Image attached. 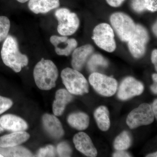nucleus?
I'll use <instances>...</instances> for the list:
<instances>
[{
  "instance_id": "f257e3e1",
  "label": "nucleus",
  "mask_w": 157,
  "mask_h": 157,
  "mask_svg": "<svg viewBox=\"0 0 157 157\" xmlns=\"http://www.w3.org/2000/svg\"><path fill=\"white\" fill-rule=\"evenodd\" d=\"M1 55L4 63L15 73H19L28 64V58L20 52L18 42L13 36H8L4 40Z\"/></svg>"
},
{
  "instance_id": "f03ea898",
  "label": "nucleus",
  "mask_w": 157,
  "mask_h": 157,
  "mask_svg": "<svg viewBox=\"0 0 157 157\" xmlns=\"http://www.w3.org/2000/svg\"><path fill=\"white\" fill-rule=\"evenodd\" d=\"M58 76L57 68L50 60L42 58L34 68V80L40 90H48L55 87Z\"/></svg>"
},
{
  "instance_id": "7ed1b4c3",
  "label": "nucleus",
  "mask_w": 157,
  "mask_h": 157,
  "mask_svg": "<svg viewBox=\"0 0 157 157\" xmlns=\"http://www.w3.org/2000/svg\"><path fill=\"white\" fill-rule=\"evenodd\" d=\"M67 90L72 94L82 95L89 92V84L84 76L75 69L66 68L61 74Z\"/></svg>"
},
{
  "instance_id": "20e7f679",
  "label": "nucleus",
  "mask_w": 157,
  "mask_h": 157,
  "mask_svg": "<svg viewBox=\"0 0 157 157\" xmlns=\"http://www.w3.org/2000/svg\"><path fill=\"white\" fill-rule=\"evenodd\" d=\"M110 21L120 39L123 42H128L136 29V25L132 18L122 12H116L110 16Z\"/></svg>"
},
{
  "instance_id": "39448f33",
  "label": "nucleus",
  "mask_w": 157,
  "mask_h": 157,
  "mask_svg": "<svg viewBox=\"0 0 157 157\" xmlns=\"http://www.w3.org/2000/svg\"><path fill=\"white\" fill-rule=\"evenodd\" d=\"M55 16L58 25L57 31L62 36H71L76 33L79 25V20L76 14L66 8L57 9Z\"/></svg>"
},
{
  "instance_id": "423d86ee",
  "label": "nucleus",
  "mask_w": 157,
  "mask_h": 157,
  "mask_svg": "<svg viewBox=\"0 0 157 157\" xmlns=\"http://www.w3.org/2000/svg\"><path fill=\"white\" fill-rule=\"evenodd\" d=\"M92 39L98 47L107 52H113L116 48L113 29L106 23L96 26L93 31Z\"/></svg>"
},
{
  "instance_id": "0eeeda50",
  "label": "nucleus",
  "mask_w": 157,
  "mask_h": 157,
  "mask_svg": "<svg viewBox=\"0 0 157 157\" xmlns=\"http://www.w3.org/2000/svg\"><path fill=\"white\" fill-rule=\"evenodd\" d=\"M89 80L95 90L104 97H111L117 90V81L104 74L94 72L90 75Z\"/></svg>"
},
{
  "instance_id": "6e6552de",
  "label": "nucleus",
  "mask_w": 157,
  "mask_h": 157,
  "mask_svg": "<svg viewBox=\"0 0 157 157\" xmlns=\"http://www.w3.org/2000/svg\"><path fill=\"white\" fill-rule=\"evenodd\" d=\"M154 119L151 106L143 103L129 113L127 117L126 123L130 128L134 129L140 126L150 124Z\"/></svg>"
},
{
  "instance_id": "1a4fd4ad",
  "label": "nucleus",
  "mask_w": 157,
  "mask_h": 157,
  "mask_svg": "<svg viewBox=\"0 0 157 157\" xmlns=\"http://www.w3.org/2000/svg\"><path fill=\"white\" fill-rule=\"evenodd\" d=\"M149 40L148 33L143 26L136 25L135 33L128 41L130 52L135 58L143 56Z\"/></svg>"
},
{
  "instance_id": "9d476101",
  "label": "nucleus",
  "mask_w": 157,
  "mask_h": 157,
  "mask_svg": "<svg viewBox=\"0 0 157 157\" xmlns=\"http://www.w3.org/2000/svg\"><path fill=\"white\" fill-rule=\"evenodd\" d=\"M144 90V85L132 77L123 80L119 87L117 97L122 101L128 100L136 96L140 95Z\"/></svg>"
},
{
  "instance_id": "9b49d317",
  "label": "nucleus",
  "mask_w": 157,
  "mask_h": 157,
  "mask_svg": "<svg viewBox=\"0 0 157 157\" xmlns=\"http://www.w3.org/2000/svg\"><path fill=\"white\" fill-rule=\"evenodd\" d=\"M50 41L54 46L57 54L59 56H69L78 45L76 39H69L66 36H52L50 37Z\"/></svg>"
},
{
  "instance_id": "f8f14e48",
  "label": "nucleus",
  "mask_w": 157,
  "mask_h": 157,
  "mask_svg": "<svg viewBox=\"0 0 157 157\" xmlns=\"http://www.w3.org/2000/svg\"><path fill=\"white\" fill-rule=\"evenodd\" d=\"M73 142L76 149L87 157H95L98 155L97 149L94 146L90 137L83 132L75 135Z\"/></svg>"
},
{
  "instance_id": "ddd939ff",
  "label": "nucleus",
  "mask_w": 157,
  "mask_h": 157,
  "mask_svg": "<svg viewBox=\"0 0 157 157\" xmlns=\"http://www.w3.org/2000/svg\"><path fill=\"white\" fill-rule=\"evenodd\" d=\"M42 124L45 131L52 138L59 139L64 135L61 123L55 116L45 113L42 117Z\"/></svg>"
},
{
  "instance_id": "4468645a",
  "label": "nucleus",
  "mask_w": 157,
  "mask_h": 157,
  "mask_svg": "<svg viewBox=\"0 0 157 157\" xmlns=\"http://www.w3.org/2000/svg\"><path fill=\"white\" fill-rule=\"evenodd\" d=\"M0 126L5 130L12 132L25 131L28 128L24 120L11 114H5L0 117Z\"/></svg>"
},
{
  "instance_id": "2eb2a0df",
  "label": "nucleus",
  "mask_w": 157,
  "mask_h": 157,
  "mask_svg": "<svg viewBox=\"0 0 157 157\" xmlns=\"http://www.w3.org/2000/svg\"><path fill=\"white\" fill-rule=\"evenodd\" d=\"M94 51L91 45L87 44L76 48L72 54L71 65L73 69L80 71L88 58Z\"/></svg>"
},
{
  "instance_id": "dca6fc26",
  "label": "nucleus",
  "mask_w": 157,
  "mask_h": 157,
  "mask_svg": "<svg viewBox=\"0 0 157 157\" xmlns=\"http://www.w3.org/2000/svg\"><path fill=\"white\" fill-rule=\"evenodd\" d=\"M73 97L67 90L59 89L56 93L55 100L52 104V111L56 116L63 114L66 106L73 100Z\"/></svg>"
},
{
  "instance_id": "f3484780",
  "label": "nucleus",
  "mask_w": 157,
  "mask_h": 157,
  "mask_svg": "<svg viewBox=\"0 0 157 157\" xmlns=\"http://www.w3.org/2000/svg\"><path fill=\"white\" fill-rule=\"evenodd\" d=\"M59 0H30L29 9L35 14H45L58 8Z\"/></svg>"
},
{
  "instance_id": "a211bd4d",
  "label": "nucleus",
  "mask_w": 157,
  "mask_h": 157,
  "mask_svg": "<svg viewBox=\"0 0 157 157\" xmlns=\"http://www.w3.org/2000/svg\"><path fill=\"white\" fill-rule=\"evenodd\" d=\"M29 137V134L25 131L13 132L0 137V147L18 146L26 142Z\"/></svg>"
},
{
  "instance_id": "6ab92c4d",
  "label": "nucleus",
  "mask_w": 157,
  "mask_h": 157,
  "mask_svg": "<svg viewBox=\"0 0 157 157\" xmlns=\"http://www.w3.org/2000/svg\"><path fill=\"white\" fill-rule=\"evenodd\" d=\"M67 122L74 128L78 131H83L89 126L90 118L85 113H74L68 116Z\"/></svg>"
},
{
  "instance_id": "aec40b11",
  "label": "nucleus",
  "mask_w": 157,
  "mask_h": 157,
  "mask_svg": "<svg viewBox=\"0 0 157 157\" xmlns=\"http://www.w3.org/2000/svg\"><path fill=\"white\" fill-rule=\"evenodd\" d=\"M94 117L100 130L104 132L109 130L110 121L109 111L107 107L104 106L98 107L94 112Z\"/></svg>"
},
{
  "instance_id": "412c9836",
  "label": "nucleus",
  "mask_w": 157,
  "mask_h": 157,
  "mask_svg": "<svg viewBox=\"0 0 157 157\" xmlns=\"http://www.w3.org/2000/svg\"><path fill=\"white\" fill-rule=\"evenodd\" d=\"M0 154L4 157H32L33 154L23 147L16 146L11 147H0Z\"/></svg>"
},
{
  "instance_id": "4be33fe9",
  "label": "nucleus",
  "mask_w": 157,
  "mask_h": 157,
  "mask_svg": "<svg viewBox=\"0 0 157 157\" xmlns=\"http://www.w3.org/2000/svg\"><path fill=\"white\" fill-rule=\"evenodd\" d=\"M132 139L128 132L124 131L115 138L113 147L117 151H124L129 148L132 145Z\"/></svg>"
},
{
  "instance_id": "5701e85b",
  "label": "nucleus",
  "mask_w": 157,
  "mask_h": 157,
  "mask_svg": "<svg viewBox=\"0 0 157 157\" xmlns=\"http://www.w3.org/2000/svg\"><path fill=\"white\" fill-rule=\"evenodd\" d=\"M108 63L107 60L101 55L95 54L91 57L87 63V67L90 71H95L99 66L107 67Z\"/></svg>"
},
{
  "instance_id": "b1692460",
  "label": "nucleus",
  "mask_w": 157,
  "mask_h": 157,
  "mask_svg": "<svg viewBox=\"0 0 157 157\" xmlns=\"http://www.w3.org/2000/svg\"><path fill=\"white\" fill-rule=\"evenodd\" d=\"M11 22L8 17L0 16V42L5 40L9 36Z\"/></svg>"
},
{
  "instance_id": "393cba45",
  "label": "nucleus",
  "mask_w": 157,
  "mask_h": 157,
  "mask_svg": "<svg viewBox=\"0 0 157 157\" xmlns=\"http://www.w3.org/2000/svg\"><path fill=\"white\" fill-rule=\"evenodd\" d=\"M56 151L59 157H70L72 153L70 145L64 141L59 144L57 147Z\"/></svg>"
},
{
  "instance_id": "a878e982",
  "label": "nucleus",
  "mask_w": 157,
  "mask_h": 157,
  "mask_svg": "<svg viewBox=\"0 0 157 157\" xmlns=\"http://www.w3.org/2000/svg\"><path fill=\"white\" fill-rule=\"evenodd\" d=\"M55 148L52 145H48L40 148L37 153L38 157H55Z\"/></svg>"
},
{
  "instance_id": "bb28decb",
  "label": "nucleus",
  "mask_w": 157,
  "mask_h": 157,
  "mask_svg": "<svg viewBox=\"0 0 157 157\" xmlns=\"http://www.w3.org/2000/svg\"><path fill=\"white\" fill-rule=\"evenodd\" d=\"M13 105L12 100L9 98L0 96V114L10 109Z\"/></svg>"
},
{
  "instance_id": "cd10ccee",
  "label": "nucleus",
  "mask_w": 157,
  "mask_h": 157,
  "mask_svg": "<svg viewBox=\"0 0 157 157\" xmlns=\"http://www.w3.org/2000/svg\"><path fill=\"white\" fill-rule=\"evenodd\" d=\"M146 0H132V9L136 12L140 13L146 10Z\"/></svg>"
},
{
  "instance_id": "c85d7f7f",
  "label": "nucleus",
  "mask_w": 157,
  "mask_h": 157,
  "mask_svg": "<svg viewBox=\"0 0 157 157\" xmlns=\"http://www.w3.org/2000/svg\"><path fill=\"white\" fill-rule=\"evenodd\" d=\"M146 10L155 12L157 10V0H146Z\"/></svg>"
},
{
  "instance_id": "c756f323",
  "label": "nucleus",
  "mask_w": 157,
  "mask_h": 157,
  "mask_svg": "<svg viewBox=\"0 0 157 157\" xmlns=\"http://www.w3.org/2000/svg\"><path fill=\"white\" fill-rule=\"evenodd\" d=\"M125 0H106L109 6L113 7H118L122 4Z\"/></svg>"
},
{
  "instance_id": "7c9ffc66",
  "label": "nucleus",
  "mask_w": 157,
  "mask_h": 157,
  "mask_svg": "<svg viewBox=\"0 0 157 157\" xmlns=\"http://www.w3.org/2000/svg\"><path fill=\"white\" fill-rule=\"evenodd\" d=\"M131 155L128 153L124 151H118L114 153L113 155V157H129Z\"/></svg>"
},
{
  "instance_id": "2f4dec72",
  "label": "nucleus",
  "mask_w": 157,
  "mask_h": 157,
  "mask_svg": "<svg viewBox=\"0 0 157 157\" xmlns=\"http://www.w3.org/2000/svg\"><path fill=\"white\" fill-rule=\"evenodd\" d=\"M151 61L155 65V68L156 70H157V49H155L152 52L151 54Z\"/></svg>"
},
{
  "instance_id": "473e14b6",
  "label": "nucleus",
  "mask_w": 157,
  "mask_h": 157,
  "mask_svg": "<svg viewBox=\"0 0 157 157\" xmlns=\"http://www.w3.org/2000/svg\"><path fill=\"white\" fill-rule=\"evenodd\" d=\"M151 109L154 114L155 117L157 118V100L155 99L152 105Z\"/></svg>"
},
{
  "instance_id": "72a5a7b5",
  "label": "nucleus",
  "mask_w": 157,
  "mask_h": 157,
  "mask_svg": "<svg viewBox=\"0 0 157 157\" xmlns=\"http://www.w3.org/2000/svg\"><path fill=\"white\" fill-rule=\"evenodd\" d=\"M151 89L155 94H157V82H154V84L151 86Z\"/></svg>"
},
{
  "instance_id": "f704fd0d",
  "label": "nucleus",
  "mask_w": 157,
  "mask_h": 157,
  "mask_svg": "<svg viewBox=\"0 0 157 157\" xmlns=\"http://www.w3.org/2000/svg\"><path fill=\"white\" fill-rule=\"evenodd\" d=\"M157 22H156L155 23V24L154 25L153 27V31L155 35L156 36H157Z\"/></svg>"
},
{
  "instance_id": "c9c22d12",
  "label": "nucleus",
  "mask_w": 157,
  "mask_h": 157,
  "mask_svg": "<svg viewBox=\"0 0 157 157\" xmlns=\"http://www.w3.org/2000/svg\"><path fill=\"white\" fill-rule=\"evenodd\" d=\"M147 157H157V152L153 153L150 154L146 156Z\"/></svg>"
},
{
  "instance_id": "e433bc0d",
  "label": "nucleus",
  "mask_w": 157,
  "mask_h": 157,
  "mask_svg": "<svg viewBox=\"0 0 157 157\" xmlns=\"http://www.w3.org/2000/svg\"><path fill=\"white\" fill-rule=\"evenodd\" d=\"M153 80L154 82H157V75L156 73H154L152 75Z\"/></svg>"
},
{
  "instance_id": "4c0bfd02",
  "label": "nucleus",
  "mask_w": 157,
  "mask_h": 157,
  "mask_svg": "<svg viewBox=\"0 0 157 157\" xmlns=\"http://www.w3.org/2000/svg\"><path fill=\"white\" fill-rule=\"evenodd\" d=\"M17 1L20 3H24L28 2L30 0H17Z\"/></svg>"
},
{
  "instance_id": "58836bf2",
  "label": "nucleus",
  "mask_w": 157,
  "mask_h": 157,
  "mask_svg": "<svg viewBox=\"0 0 157 157\" xmlns=\"http://www.w3.org/2000/svg\"><path fill=\"white\" fill-rule=\"evenodd\" d=\"M4 131V129L2 128V127L0 126V134L1 133H2Z\"/></svg>"
},
{
  "instance_id": "ea45409f",
  "label": "nucleus",
  "mask_w": 157,
  "mask_h": 157,
  "mask_svg": "<svg viewBox=\"0 0 157 157\" xmlns=\"http://www.w3.org/2000/svg\"><path fill=\"white\" fill-rule=\"evenodd\" d=\"M3 157L4 156H3V155H2V154H0V157Z\"/></svg>"
}]
</instances>
